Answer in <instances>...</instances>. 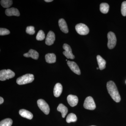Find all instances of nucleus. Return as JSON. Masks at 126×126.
<instances>
[{
	"mask_svg": "<svg viewBox=\"0 0 126 126\" xmlns=\"http://www.w3.org/2000/svg\"><path fill=\"white\" fill-rule=\"evenodd\" d=\"M46 61L49 63H53L56 62V56L54 53H48L45 55Z\"/></svg>",
	"mask_w": 126,
	"mask_h": 126,
	"instance_id": "obj_17",
	"label": "nucleus"
},
{
	"mask_svg": "<svg viewBox=\"0 0 126 126\" xmlns=\"http://www.w3.org/2000/svg\"><path fill=\"white\" fill-rule=\"evenodd\" d=\"M45 38V35L44 32L42 30H40L38 32L36 36V39L37 40H44Z\"/></svg>",
	"mask_w": 126,
	"mask_h": 126,
	"instance_id": "obj_24",
	"label": "nucleus"
},
{
	"mask_svg": "<svg viewBox=\"0 0 126 126\" xmlns=\"http://www.w3.org/2000/svg\"></svg>",
	"mask_w": 126,
	"mask_h": 126,
	"instance_id": "obj_31",
	"label": "nucleus"
},
{
	"mask_svg": "<svg viewBox=\"0 0 126 126\" xmlns=\"http://www.w3.org/2000/svg\"><path fill=\"white\" fill-rule=\"evenodd\" d=\"M15 74L10 69H3L0 71V80L5 81L15 77Z\"/></svg>",
	"mask_w": 126,
	"mask_h": 126,
	"instance_id": "obj_3",
	"label": "nucleus"
},
{
	"mask_svg": "<svg viewBox=\"0 0 126 126\" xmlns=\"http://www.w3.org/2000/svg\"><path fill=\"white\" fill-rule=\"evenodd\" d=\"M63 48L65 50L63 52V54L67 58L71 59L75 58V56L72 53V49L70 46L66 44H64L63 46Z\"/></svg>",
	"mask_w": 126,
	"mask_h": 126,
	"instance_id": "obj_8",
	"label": "nucleus"
},
{
	"mask_svg": "<svg viewBox=\"0 0 126 126\" xmlns=\"http://www.w3.org/2000/svg\"><path fill=\"white\" fill-rule=\"evenodd\" d=\"M58 24L61 31L65 33H67L69 31L68 29L65 20L63 19H60L59 20Z\"/></svg>",
	"mask_w": 126,
	"mask_h": 126,
	"instance_id": "obj_13",
	"label": "nucleus"
},
{
	"mask_svg": "<svg viewBox=\"0 0 126 126\" xmlns=\"http://www.w3.org/2000/svg\"><path fill=\"white\" fill-rule=\"evenodd\" d=\"M77 118L76 115L73 113L69 114L66 118V121L68 123L77 121Z\"/></svg>",
	"mask_w": 126,
	"mask_h": 126,
	"instance_id": "obj_21",
	"label": "nucleus"
},
{
	"mask_svg": "<svg viewBox=\"0 0 126 126\" xmlns=\"http://www.w3.org/2000/svg\"><path fill=\"white\" fill-rule=\"evenodd\" d=\"M34 79L33 75L27 74L18 78L16 82L19 85H23L31 83L34 81Z\"/></svg>",
	"mask_w": 126,
	"mask_h": 126,
	"instance_id": "obj_2",
	"label": "nucleus"
},
{
	"mask_svg": "<svg viewBox=\"0 0 126 126\" xmlns=\"http://www.w3.org/2000/svg\"><path fill=\"white\" fill-rule=\"evenodd\" d=\"M10 32L9 30L5 28H0V35H8Z\"/></svg>",
	"mask_w": 126,
	"mask_h": 126,
	"instance_id": "obj_27",
	"label": "nucleus"
},
{
	"mask_svg": "<svg viewBox=\"0 0 126 126\" xmlns=\"http://www.w3.org/2000/svg\"><path fill=\"white\" fill-rule=\"evenodd\" d=\"M67 63L68 66L70 68V69L73 72H74L75 73L79 75L81 74V71H80V69H79V66L75 62H73V61H68L67 62Z\"/></svg>",
	"mask_w": 126,
	"mask_h": 126,
	"instance_id": "obj_9",
	"label": "nucleus"
},
{
	"mask_svg": "<svg viewBox=\"0 0 126 126\" xmlns=\"http://www.w3.org/2000/svg\"><path fill=\"white\" fill-rule=\"evenodd\" d=\"M97 60L99 68L100 70H103L105 68L106 66V61L100 55H97Z\"/></svg>",
	"mask_w": 126,
	"mask_h": 126,
	"instance_id": "obj_18",
	"label": "nucleus"
},
{
	"mask_svg": "<svg viewBox=\"0 0 126 126\" xmlns=\"http://www.w3.org/2000/svg\"><path fill=\"white\" fill-rule=\"evenodd\" d=\"M55 39V35L54 33L52 31H50L47 34L46 38V44L47 45H52L54 43Z\"/></svg>",
	"mask_w": 126,
	"mask_h": 126,
	"instance_id": "obj_10",
	"label": "nucleus"
},
{
	"mask_svg": "<svg viewBox=\"0 0 126 126\" xmlns=\"http://www.w3.org/2000/svg\"><path fill=\"white\" fill-rule=\"evenodd\" d=\"M4 99L2 97H0V104H2L3 102H4Z\"/></svg>",
	"mask_w": 126,
	"mask_h": 126,
	"instance_id": "obj_28",
	"label": "nucleus"
},
{
	"mask_svg": "<svg viewBox=\"0 0 126 126\" xmlns=\"http://www.w3.org/2000/svg\"><path fill=\"white\" fill-rule=\"evenodd\" d=\"M108 47L110 49H112L115 47L116 44L117 39L115 34L112 32H110L108 34Z\"/></svg>",
	"mask_w": 126,
	"mask_h": 126,
	"instance_id": "obj_4",
	"label": "nucleus"
},
{
	"mask_svg": "<svg viewBox=\"0 0 126 126\" xmlns=\"http://www.w3.org/2000/svg\"><path fill=\"white\" fill-rule=\"evenodd\" d=\"M99 68H97V69H99Z\"/></svg>",
	"mask_w": 126,
	"mask_h": 126,
	"instance_id": "obj_30",
	"label": "nucleus"
},
{
	"mask_svg": "<svg viewBox=\"0 0 126 126\" xmlns=\"http://www.w3.org/2000/svg\"><path fill=\"white\" fill-rule=\"evenodd\" d=\"M75 30L77 33L81 35H86L89 33L88 27L87 25L82 23L78 24L75 26Z\"/></svg>",
	"mask_w": 126,
	"mask_h": 126,
	"instance_id": "obj_7",
	"label": "nucleus"
},
{
	"mask_svg": "<svg viewBox=\"0 0 126 126\" xmlns=\"http://www.w3.org/2000/svg\"><path fill=\"white\" fill-rule=\"evenodd\" d=\"M109 5L106 3H102L100 5V10L102 13L107 14L109 10Z\"/></svg>",
	"mask_w": 126,
	"mask_h": 126,
	"instance_id": "obj_20",
	"label": "nucleus"
},
{
	"mask_svg": "<svg viewBox=\"0 0 126 126\" xmlns=\"http://www.w3.org/2000/svg\"><path fill=\"white\" fill-rule=\"evenodd\" d=\"M13 121L11 118H6L0 122V126H11Z\"/></svg>",
	"mask_w": 126,
	"mask_h": 126,
	"instance_id": "obj_22",
	"label": "nucleus"
},
{
	"mask_svg": "<svg viewBox=\"0 0 126 126\" xmlns=\"http://www.w3.org/2000/svg\"><path fill=\"white\" fill-rule=\"evenodd\" d=\"M37 104L39 108L46 115H48L49 113V106L44 100L43 99H39L37 101Z\"/></svg>",
	"mask_w": 126,
	"mask_h": 126,
	"instance_id": "obj_5",
	"label": "nucleus"
},
{
	"mask_svg": "<svg viewBox=\"0 0 126 126\" xmlns=\"http://www.w3.org/2000/svg\"><path fill=\"white\" fill-rule=\"evenodd\" d=\"M63 86L61 84L57 83L55 84L54 89V94L56 97H59L63 92Z\"/></svg>",
	"mask_w": 126,
	"mask_h": 126,
	"instance_id": "obj_15",
	"label": "nucleus"
},
{
	"mask_svg": "<svg viewBox=\"0 0 126 126\" xmlns=\"http://www.w3.org/2000/svg\"><path fill=\"white\" fill-rule=\"evenodd\" d=\"M121 11L122 15L126 16V1H123L122 3Z\"/></svg>",
	"mask_w": 126,
	"mask_h": 126,
	"instance_id": "obj_26",
	"label": "nucleus"
},
{
	"mask_svg": "<svg viewBox=\"0 0 126 126\" xmlns=\"http://www.w3.org/2000/svg\"><path fill=\"white\" fill-rule=\"evenodd\" d=\"M44 1H46V2H51L53 1V0H45Z\"/></svg>",
	"mask_w": 126,
	"mask_h": 126,
	"instance_id": "obj_29",
	"label": "nucleus"
},
{
	"mask_svg": "<svg viewBox=\"0 0 126 126\" xmlns=\"http://www.w3.org/2000/svg\"><path fill=\"white\" fill-rule=\"evenodd\" d=\"M107 87L108 92L112 98L116 102H119L121 101V97L115 83L112 81H109L107 83Z\"/></svg>",
	"mask_w": 126,
	"mask_h": 126,
	"instance_id": "obj_1",
	"label": "nucleus"
},
{
	"mask_svg": "<svg viewBox=\"0 0 126 126\" xmlns=\"http://www.w3.org/2000/svg\"><path fill=\"white\" fill-rule=\"evenodd\" d=\"M67 100L68 103L72 107L77 106L78 102V98L75 95L70 94L68 96Z\"/></svg>",
	"mask_w": 126,
	"mask_h": 126,
	"instance_id": "obj_11",
	"label": "nucleus"
},
{
	"mask_svg": "<svg viewBox=\"0 0 126 126\" xmlns=\"http://www.w3.org/2000/svg\"><path fill=\"white\" fill-rule=\"evenodd\" d=\"M19 113L22 117L28 119H31L33 117L32 113L29 111L25 109H21L19 111Z\"/></svg>",
	"mask_w": 126,
	"mask_h": 126,
	"instance_id": "obj_16",
	"label": "nucleus"
},
{
	"mask_svg": "<svg viewBox=\"0 0 126 126\" xmlns=\"http://www.w3.org/2000/svg\"><path fill=\"white\" fill-rule=\"evenodd\" d=\"M27 33L30 35H33L35 33L34 27L33 26H28L26 29Z\"/></svg>",
	"mask_w": 126,
	"mask_h": 126,
	"instance_id": "obj_25",
	"label": "nucleus"
},
{
	"mask_svg": "<svg viewBox=\"0 0 126 126\" xmlns=\"http://www.w3.org/2000/svg\"><path fill=\"white\" fill-rule=\"evenodd\" d=\"M13 1L11 0H1L0 4L2 7L5 8H8L12 5Z\"/></svg>",
	"mask_w": 126,
	"mask_h": 126,
	"instance_id": "obj_23",
	"label": "nucleus"
},
{
	"mask_svg": "<svg viewBox=\"0 0 126 126\" xmlns=\"http://www.w3.org/2000/svg\"><path fill=\"white\" fill-rule=\"evenodd\" d=\"M5 12L6 15L8 16H18L20 15V14L18 9L14 7L6 9Z\"/></svg>",
	"mask_w": 126,
	"mask_h": 126,
	"instance_id": "obj_12",
	"label": "nucleus"
},
{
	"mask_svg": "<svg viewBox=\"0 0 126 126\" xmlns=\"http://www.w3.org/2000/svg\"><path fill=\"white\" fill-rule=\"evenodd\" d=\"M84 107L86 109L94 110L96 108V105L92 97H87L84 101L83 104Z\"/></svg>",
	"mask_w": 126,
	"mask_h": 126,
	"instance_id": "obj_6",
	"label": "nucleus"
},
{
	"mask_svg": "<svg viewBox=\"0 0 126 126\" xmlns=\"http://www.w3.org/2000/svg\"><path fill=\"white\" fill-rule=\"evenodd\" d=\"M24 56L26 58L31 57L34 59L37 60L38 59L39 54L38 53L36 50L31 49L30 50L28 53L24 54Z\"/></svg>",
	"mask_w": 126,
	"mask_h": 126,
	"instance_id": "obj_14",
	"label": "nucleus"
},
{
	"mask_svg": "<svg viewBox=\"0 0 126 126\" xmlns=\"http://www.w3.org/2000/svg\"><path fill=\"white\" fill-rule=\"evenodd\" d=\"M57 110L61 113L62 117L63 118L65 117L68 112L67 108L63 104L61 103L59 104L58 107L57 108Z\"/></svg>",
	"mask_w": 126,
	"mask_h": 126,
	"instance_id": "obj_19",
	"label": "nucleus"
}]
</instances>
